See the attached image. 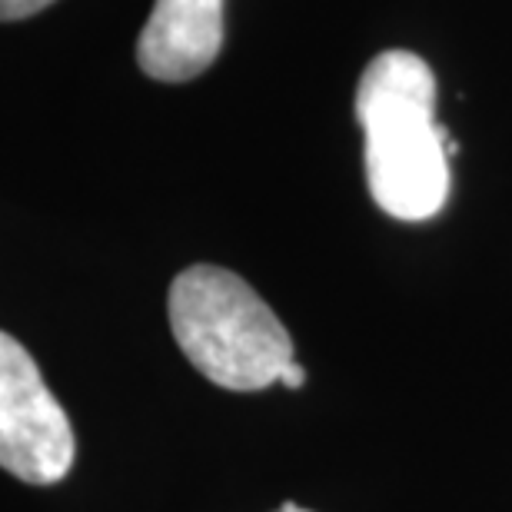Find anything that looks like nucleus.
Instances as JSON below:
<instances>
[{
    "label": "nucleus",
    "mask_w": 512,
    "mask_h": 512,
    "mask_svg": "<svg viewBox=\"0 0 512 512\" xmlns=\"http://www.w3.org/2000/svg\"><path fill=\"white\" fill-rule=\"evenodd\" d=\"M366 137V183L389 217L419 223L449 200V157L459 143L436 124V77L413 50H383L356 87Z\"/></svg>",
    "instance_id": "obj_1"
},
{
    "label": "nucleus",
    "mask_w": 512,
    "mask_h": 512,
    "mask_svg": "<svg viewBox=\"0 0 512 512\" xmlns=\"http://www.w3.org/2000/svg\"><path fill=\"white\" fill-rule=\"evenodd\" d=\"M170 330L210 383L253 393L293 363V340L260 293L223 266H190L170 286Z\"/></svg>",
    "instance_id": "obj_2"
},
{
    "label": "nucleus",
    "mask_w": 512,
    "mask_h": 512,
    "mask_svg": "<svg viewBox=\"0 0 512 512\" xmlns=\"http://www.w3.org/2000/svg\"><path fill=\"white\" fill-rule=\"evenodd\" d=\"M74 426L34 356L0 333V466L30 486H54L74 466Z\"/></svg>",
    "instance_id": "obj_3"
},
{
    "label": "nucleus",
    "mask_w": 512,
    "mask_h": 512,
    "mask_svg": "<svg viewBox=\"0 0 512 512\" xmlns=\"http://www.w3.org/2000/svg\"><path fill=\"white\" fill-rule=\"evenodd\" d=\"M223 47V0H157L137 40L140 70L163 84L193 80Z\"/></svg>",
    "instance_id": "obj_4"
},
{
    "label": "nucleus",
    "mask_w": 512,
    "mask_h": 512,
    "mask_svg": "<svg viewBox=\"0 0 512 512\" xmlns=\"http://www.w3.org/2000/svg\"><path fill=\"white\" fill-rule=\"evenodd\" d=\"M54 0H0V20H20L50 7Z\"/></svg>",
    "instance_id": "obj_5"
},
{
    "label": "nucleus",
    "mask_w": 512,
    "mask_h": 512,
    "mask_svg": "<svg viewBox=\"0 0 512 512\" xmlns=\"http://www.w3.org/2000/svg\"><path fill=\"white\" fill-rule=\"evenodd\" d=\"M276 383H283L286 389H300L303 383H306V370H303V366L300 363H290V366H286V370L280 373V380H276Z\"/></svg>",
    "instance_id": "obj_6"
},
{
    "label": "nucleus",
    "mask_w": 512,
    "mask_h": 512,
    "mask_svg": "<svg viewBox=\"0 0 512 512\" xmlns=\"http://www.w3.org/2000/svg\"><path fill=\"white\" fill-rule=\"evenodd\" d=\"M276 512H310V509H300V506H293V503H286L283 509H276Z\"/></svg>",
    "instance_id": "obj_7"
}]
</instances>
